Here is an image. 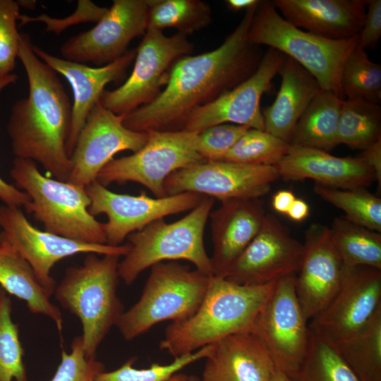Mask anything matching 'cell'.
<instances>
[{"mask_svg":"<svg viewBox=\"0 0 381 381\" xmlns=\"http://www.w3.org/2000/svg\"><path fill=\"white\" fill-rule=\"evenodd\" d=\"M144 146L133 154L111 159L99 172L96 181L107 187L112 183L135 182L157 198L167 196L166 179L188 166L205 161L197 152L198 133L184 130L151 131Z\"/></svg>","mask_w":381,"mask_h":381,"instance_id":"9","label":"cell"},{"mask_svg":"<svg viewBox=\"0 0 381 381\" xmlns=\"http://www.w3.org/2000/svg\"><path fill=\"white\" fill-rule=\"evenodd\" d=\"M0 241L14 248L32 267L38 282L51 295L56 282L51 270L59 260L78 253L124 256L129 243L119 246L86 243L68 239L33 226L19 207L0 206Z\"/></svg>","mask_w":381,"mask_h":381,"instance_id":"12","label":"cell"},{"mask_svg":"<svg viewBox=\"0 0 381 381\" xmlns=\"http://www.w3.org/2000/svg\"><path fill=\"white\" fill-rule=\"evenodd\" d=\"M71 352L63 350L61 360L50 381H95L104 371L102 363L96 358H87L81 336L73 339Z\"/></svg>","mask_w":381,"mask_h":381,"instance_id":"39","label":"cell"},{"mask_svg":"<svg viewBox=\"0 0 381 381\" xmlns=\"http://www.w3.org/2000/svg\"><path fill=\"white\" fill-rule=\"evenodd\" d=\"M247 38L252 44L267 46L294 59L316 79L322 90L344 99L340 75L346 58L358 46V35L336 40L305 31L285 20L272 1L265 0L260 1L255 10Z\"/></svg>","mask_w":381,"mask_h":381,"instance_id":"6","label":"cell"},{"mask_svg":"<svg viewBox=\"0 0 381 381\" xmlns=\"http://www.w3.org/2000/svg\"><path fill=\"white\" fill-rule=\"evenodd\" d=\"M381 139V107L361 100L344 99L337 140L354 149L364 150Z\"/></svg>","mask_w":381,"mask_h":381,"instance_id":"33","label":"cell"},{"mask_svg":"<svg viewBox=\"0 0 381 381\" xmlns=\"http://www.w3.org/2000/svg\"><path fill=\"white\" fill-rule=\"evenodd\" d=\"M303 244L275 216L266 214L262 226L232 265L226 279L241 285H260L296 274Z\"/></svg>","mask_w":381,"mask_h":381,"instance_id":"18","label":"cell"},{"mask_svg":"<svg viewBox=\"0 0 381 381\" xmlns=\"http://www.w3.org/2000/svg\"><path fill=\"white\" fill-rule=\"evenodd\" d=\"M278 74L281 84L277 95L262 110L264 127L267 133L290 144L299 119L322 90L306 69L286 56Z\"/></svg>","mask_w":381,"mask_h":381,"instance_id":"26","label":"cell"},{"mask_svg":"<svg viewBox=\"0 0 381 381\" xmlns=\"http://www.w3.org/2000/svg\"><path fill=\"white\" fill-rule=\"evenodd\" d=\"M164 381H196L195 377H188L184 374L175 373Z\"/></svg>","mask_w":381,"mask_h":381,"instance_id":"49","label":"cell"},{"mask_svg":"<svg viewBox=\"0 0 381 381\" xmlns=\"http://www.w3.org/2000/svg\"><path fill=\"white\" fill-rule=\"evenodd\" d=\"M296 198L294 193L291 190H279L272 198V207L277 212L286 214Z\"/></svg>","mask_w":381,"mask_h":381,"instance_id":"46","label":"cell"},{"mask_svg":"<svg viewBox=\"0 0 381 381\" xmlns=\"http://www.w3.org/2000/svg\"><path fill=\"white\" fill-rule=\"evenodd\" d=\"M201 381H273L278 370L252 332L229 335L213 344Z\"/></svg>","mask_w":381,"mask_h":381,"instance_id":"23","label":"cell"},{"mask_svg":"<svg viewBox=\"0 0 381 381\" xmlns=\"http://www.w3.org/2000/svg\"><path fill=\"white\" fill-rule=\"evenodd\" d=\"M20 14L16 1L0 0V78L11 74L16 67L20 36L16 21Z\"/></svg>","mask_w":381,"mask_h":381,"instance_id":"40","label":"cell"},{"mask_svg":"<svg viewBox=\"0 0 381 381\" xmlns=\"http://www.w3.org/2000/svg\"><path fill=\"white\" fill-rule=\"evenodd\" d=\"M93 217L105 214L104 223L107 244L121 246L131 234L140 231L151 222L170 214L193 209L205 197L185 192L162 198H150L143 193L138 195L114 193L95 181L85 187Z\"/></svg>","mask_w":381,"mask_h":381,"instance_id":"14","label":"cell"},{"mask_svg":"<svg viewBox=\"0 0 381 381\" xmlns=\"http://www.w3.org/2000/svg\"><path fill=\"white\" fill-rule=\"evenodd\" d=\"M285 180L311 179L331 188H367L375 180L373 170L360 157H339L320 150L291 145L275 165Z\"/></svg>","mask_w":381,"mask_h":381,"instance_id":"24","label":"cell"},{"mask_svg":"<svg viewBox=\"0 0 381 381\" xmlns=\"http://www.w3.org/2000/svg\"><path fill=\"white\" fill-rule=\"evenodd\" d=\"M19 7H22L28 10H34L37 6L35 0H18L16 1Z\"/></svg>","mask_w":381,"mask_h":381,"instance_id":"50","label":"cell"},{"mask_svg":"<svg viewBox=\"0 0 381 381\" xmlns=\"http://www.w3.org/2000/svg\"><path fill=\"white\" fill-rule=\"evenodd\" d=\"M212 348L213 344L207 345L193 353L174 358L169 364L155 363L143 369L133 367L136 358L133 357L114 370L101 373L95 381H164L186 365L207 358Z\"/></svg>","mask_w":381,"mask_h":381,"instance_id":"38","label":"cell"},{"mask_svg":"<svg viewBox=\"0 0 381 381\" xmlns=\"http://www.w3.org/2000/svg\"><path fill=\"white\" fill-rule=\"evenodd\" d=\"M380 308L381 270L367 266L346 267L338 292L309 327L336 342L358 333Z\"/></svg>","mask_w":381,"mask_h":381,"instance_id":"19","label":"cell"},{"mask_svg":"<svg viewBox=\"0 0 381 381\" xmlns=\"http://www.w3.org/2000/svg\"><path fill=\"white\" fill-rule=\"evenodd\" d=\"M291 145L265 131L249 128L228 152L224 160L250 165H277Z\"/></svg>","mask_w":381,"mask_h":381,"instance_id":"37","label":"cell"},{"mask_svg":"<svg viewBox=\"0 0 381 381\" xmlns=\"http://www.w3.org/2000/svg\"><path fill=\"white\" fill-rule=\"evenodd\" d=\"M276 282L241 285L212 276L197 311L186 320L172 322L168 325L160 349L176 358L214 344L229 335L250 331Z\"/></svg>","mask_w":381,"mask_h":381,"instance_id":"3","label":"cell"},{"mask_svg":"<svg viewBox=\"0 0 381 381\" xmlns=\"http://www.w3.org/2000/svg\"><path fill=\"white\" fill-rule=\"evenodd\" d=\"M210 214L213 276L225 277L234 262L259 232L266 215L258 199L221 202Z\"/></svg>","mask_w":381,"mask_h":381,"instance_id":"22","label":"cell"},{"mask_svg":"<svg viewBox=\"0 0 381 381\" xmlns=\"http://www.w3.org/2000/svg\"><path fill=\"white\" fill-rule=\"evenodd\" d=\"M226 4L229 9L238 11L250 8L260 2L259 0H226Z\"/></svg>","mask_w":381,"mask_h":381,"instance_id":"48","label":"cell"},{"mask_svg":"<svg viewBox=\"0 0 381 381\" xmlns=\"http://www.w3.org/2000/svg\"><path fill=\"white\" fill-rule=\"evenodd\" d=\"M119 258L88 253L82 265L66 270L54 292L60 305L80 320L87 358H96L99 346L125 310L117 295Z\"/></svg>","mask_w":381,"mask_h":381,"instance_id":"4","label":"cell"},{"mask_svg":"<svg viewBox=\"0 0 381 381\" xmlns=\"http://www.w3.org/2000/svg\"><path fill=\"white\" fill-rule=\"evenodd\" d=\"M11 313V299L0 287V381H28L18 325Z\"/></svg>","mask_w":381,"mask_h":381,"instance_id":"36","label":"cell"},{"mask_svg":"<svg viewBox=\"0 0 381 381\" xmlns=\"http://www.w3.org/2000/svg\"><path fill=\"white\" fill-rule=\"evenodd\" d=\"M108 8L99 6L90 0H78L74 12L65 18H53L46 13H41L36 17L20 14L18 20L20 21V26L35 22L44 23L46 32L59 35L73 25L98 23L107 12Z\"/></svg>","mask_w":381,"mask_h":381,"instance_id":"42","label":"cell"},{"mask_svg":"<svg viewBox=\"0 0 381 381\" xmlns=\"http://www.w3.org/2000/svg\"><path fill=\"white\" fill-rule=\"evenodd\" d=\"M35 55L56 73L62 75L70 84L73 93L71 125L66 143L70 157L78 135L90 112L99 101L104 87L121 80L135 58V51L131 50L120 59L103 66L90 67L85 64L57 57L32 44Z\"/></svg>","mask_w":381,"mask_h":381,"instance_id":"21","label":"cell"},{"mask_svg":"<svg viewBox=\"0 0 381 381\" xmlns=\"http://www.w3.org/2000/svg\"><path fill=\"white\" fill-rule=\"evenodd\" d=\"M16 74L11 73L0 78V92L6 86L14 83L17 80ZM0 199L6 205L20 207L28 203L30 199L28 195L19 190L15 186L4 181L0 177Z\"/></svg>","mask_w":381,"mask_h":381,"instance_id":"44","label":"cell"},{"mask_svg":"<svg viewBox=\"0 0 381 381\" xmlns=\"http://www.w3.org/2000/svg\"><path fill=\"white\" fill-rule=\"evenodd\" d=\"M339 85L344 99L380 104L381 66L372 61L366 51L357 46L344 64Z\"/></svg>","mask_w":381,"mask_h":381,"instance_id":"34","label":"cell"},{"mask_svg":"<svg viewBox=\"0 0 381 381\" xmlns=\"http://www.w3.org/2000/svg\"><path fill=\"white\" fill-rule=\"evenodd\" d=\"M124 115H117L99 101L92 108L70 156L71 171L67 182L86 187L118 152H136L146 143L148 133L124 126Z\"/></svg>","mask_w":381,"mask_h":381,"instance_id":"16","label":"cell"},{"mask_svg":"<svg viewBox=\"0 0 381 381\" xmlns=\"http://www.w3.org/2000/svg\"><path fill=\"white\" fill-rule=\"evenodd\" d=\"M0 285L8 294L25 302L34 314L51 319L61 332L63 317L51 294L38 282L32 267L9 244L0 241Z\"/></svg>","mask_w":381,"mask_h":381,"instance_id":"27","label":"cell"},{"mask_svg":"<svg viewBox=\"0 0 381 381\" xmlns=\"http://www.w3.org/2000/svg\"><path fill=\"white\" fill-rule=\"evenodd\" d=\"M211 277L176 262L152 265L140 298L115 326L131 341L161 322L188 319L200 306Z\"/></svg>","mask_w":381,"mask_h":381,"instance_id":"8","label":"cell"},{"mask_svg":"<svg viewBox=\"0 0 381 381\" xmlns=\"http://www.w3.org/2000/svg\"><path fill=\"white\" fill-rule=\"evenodd\" d=\"M313 190L321 198L342 210L349 221L381 232V199L365 188L340 189L315 183Z\"/></svg>","mask_w":381,"mask_h":381,"instance_id":"35","label":"cell"},{"mask_svg":"<svg viewBox=\"0 0 381 381\" xmlns=\"http://www.w3.org/2000/svg\"><path fill=\"white\" fill-rule=\"evenodd\" d=\"M148 0H114L92 29L66 40L60 47L64 59L103 66L122 57L135 37L147 30Z\"/></svg>","mask_w":381,"mask_h":381,"instance_id":"15","label":"cell"},{"mask_svg":"<svg viewBox=\"0 0 381 381\" xmlns=\"http://www.w3.org/2000/svg\"><path fill=\"white\" fill-rule=\"evenodd\" d=\"M259 3L245 10L240 23L219 47L178 59L169 69L164 90L152 102L126 115L124 126L142 133L181 131L194 109L252 75L263 55L260 47L247 38Z\"/></svg>","mask_w":381,"mask_h":381,"instance_id":"1","label":"cell"},{"mask_svg":"<svg viewBox=\"0 0 381 381\" xmlns=\"http://www.w3.org/2000/svg\"><path fill=\"white\" fill-rule=\"evenodd\" d=\"M310 208L307 202L300 198H296L290 207L287 216L295 222H301L309 215Z\"/></svg>","mask_w":381,"mask_h":381,"instance_id":"47","label":"cell"},{"mask_svg":"<svg viewBox=\"0 0 381 381\" xmlns=\"http://www.w3.org/2000/svg\"><path fill=\"white\" fill-rule=\"evenodd\" d=\"M343 102L332 91H320L299 119L290 145L327 152L338 145L337 126Z\"/></svg>","mask_w":381,"mask_h":381,"instance_id":"28","label":"cell"},{"mask_svg":"<svg viewBox=\"0 0 381 381\" xmlns=\"http://www.w3.org/2000/svg\"><path fill=\"white\" fill-rule=\"evenodd\" d=\"M15 186L30 200L23 207L44 231L79 242L107 244L104 223L88 212L85 188L42 174L36 163L15 157L10 170Z\"/></svg>","mask_w":381,"mask_h":381,"instance_id":"5","label":"cell"},{"mask_svg":"<svg viewBox=\"0 0 381 381\" xmlns=\"http://www.w3.org/2000/svg\"><path fill=\"white\" fill-rule=\"evenodd\" d=\"M332 342L361 381H381V308L358 333Z\"/></svg>","mask_w":381,"mask_h":381,"instance_id":"29","label":"cell"},{"mask_svg":"<svg viewBox=\"0 0 381 381\" xmlns=\"http://www.w3.org/2000/svg\"><path fill=\"white\" fill-rule=\"evenodd\" d=\"M381 37V0H368L358 46L365 51L375 49Z\"/></svg>","mask_w":381,"mask_h":381,"instance_id":"43","label":"cell"},{"mask_svg":"<svg viewBox=\"0 0 381 381\" xmlns=\"http://www.w3.org/2000/svg\"><path fill=\"white\" fill-rule=\"evenodd\" d=\"M306 355L289 381H361L334 344L310 327Z\"/></svg>","mask_w":381,"mask_h":381,"instance_id":"31","label":"cell"},{"mask_svg":"<svg viewBox=\"0 0 381 381\" xmlns=\"http://www.w3.org/2000/svg\"><path fill=\"white\" fill-rule=\"evenodd\" d=\"M214 198L205 196L181 219L167 223L158 219L128 236L131 246L118 266L119 278L132 284L141 272L165 260H184L196 269L213 276L210 258L204 245L205 227Z\"/></svg>","mask_w":381,"mask_h":381,"instance_id":"7","label":"cell"},{"mask_svg":"<svg viewBox=\"0 0 381 381\" xmlns=\"http://www.w3.org/2000/svg\"><path fill=\"white\" fill-rule=\"evenodd\" d=\"M249 128L222 123L198 134L196 149L205 161H223L228 152Z\"/></svg>","mask_w":381,"mask_h":381,"instance_id":"41","label":"cell"},{"mask_svg":"<svg viewBox=\"0 0 381 381\" xmlns=\"http://www.w3.org/2000/svg\"><path fill=\"white\" fill-rule=\"evenodd\" d=\"M279 178L276 166L229 161H203L171 174L164 183L166 195L191 192L217 198L258 199Z\"/></svg>","mask_w":381,"mask_h":381,"instance_id":"13","label":"cell"},{"mask_svg":"<svg viewBox=\"0 0 381 381\" xmlns=\"http://www.w3.org/2000/svg\"><path fill=\"white\" fill-rule=\"evenodd\" d=\"M18 58L29 92L13 104L8 119L13 154L40 164L55 179L67 181L71 171L66 151L72 115L69 97L56 73L34 53L28 33H20Z\"/></svg>","mask_w":381,"mask_h":381,"instance_id":"2","label":"cell"},{"mask_svg":"<svg viewBox=\"0 0 381 381\" xmlns=\"http://www.w3.org/2000/svg\"><path fill=\"white\" fill-rule=\"evenodd\" d=\"M274 6L294 26L330 40L359 35L368 0H273Z\"/></svg>","mask_w":381,"mask_h":381,"instance_id":"25","label":"cell"},{"mask_svg":"<svg viewBox=\"0 0 381 381\" xmlns=\"http://www.w3.org/2000/svg\"><path fill=\"white\" fill-rule=\"evenodd\" d=\"M304 253L296 279V294L308 320L328 306L340 289L346 267L336 250L329 229L313 224L306 231Z\"/></svg>","mask_w":381,"mask_h":381,"instance_id":"20","label":"cell"},{"mask_svg":"<svg viewBox=\"0 0 381 381\" xmlns=\"http://www.w3.org/2000/svg\"><path fill=\"white\" fill-rule=\"evenodd\" d=\"M360 157L373 170L375 179L381 183V139L363 150Z\"/></svg>","mask_w":381,"mask_h":381,"instance_id":"45","label":"cell"},{"mask_svg":"<svg viewBox=\"0 0 381 381\" xmlns=\"http://www.w3.org/2000/svg\"><path fill=\"white\" fill-rule=\"evenodd\" d=\"M273 381H289V380L287 377L285 376V375H284L282 373L278 370Z\"/></svg>","mask_w":381,"mask_h":381,"instance_id":"51","label":"cell"},{"mask_svg":"<svg viewBox=\"0 0 381 381\" xmlns=\"http://www.w3.org/2000/svg\"><path fill=\"white\" fill-rule=\"evenodd\" d=\"M329 229L332 243L346 267L367 266L381 270V234L336 217Z\"/></svg>","mask_w":381,"mask_h":381,"instance_id":"30","label":"cell"},{"mask_svg":"<svg viewBox=\"0 0 381 381\" xmlns=\"http://www.w3.org/2000/svg\"><path fill=\"white\" fill-rule=\"evenodd\" d=\"M296 274L284 277L257 315L250 332L262 342L277 368L287 379L302 363L309 344L308 321L296 294Z\"/></svg>","mask_w":381,"mask_h":381,"instance_id":"11","label":"cell"},{"mask_svg":"<svg viewBox=\"0 0 381 381\" xmlns=\"http://www.w3.org/2000/svg\"><path fill=\"white\" fill-rule=\"evenodd\" d=\"M284 58L280 52L268 48L252 75L212 102L194 109L183 130L198 134L212 126L232 123L265 131L261 97L270 89Z\"/></svg>","mask_w":381,"mask_h":381,"instance_id":"17","label":"cell"},{"mask_svg":"<svg viewBox=\"0 0 381 381\" xmlns=\"http://www.w3.org/2000/svg\"><path fill=\"white\" fill-rule=\"evenodd\" d=\"M212 9L200 0H148L147 29L174 28L191 35L212 22Z\"/></svg>","mask_w":381,"mask_h":381,"instance_id":"32","label":"cell"},{"mask_svg":"<svg viewBox=\"0 0 381 381\" xmlns=\"http://www.w3.org/2000/svg\"><path fill=\"white\" fill-rule=\"evenodd\" d=\"M193 49L186 35L177 32L167 37L162 31L147 29L135 51L131 75L116 89L104 90L99 102L113 113L124 116L152 102L167 84L171 65Z\"/></svg>","mask_w":381,"mask_h":381,"instance_id":"10","label":"cell"}]
</instances>
